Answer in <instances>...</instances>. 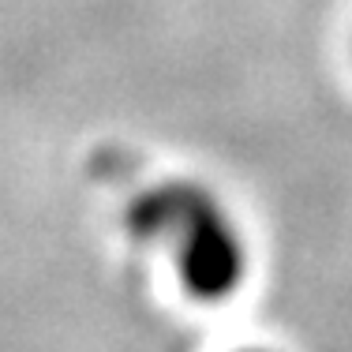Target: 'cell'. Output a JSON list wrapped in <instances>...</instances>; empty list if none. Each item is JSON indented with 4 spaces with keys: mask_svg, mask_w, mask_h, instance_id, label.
Masks as SVG:
<instances>
[{
    "mask_svg": "<svg viewBox=\"0 0 352 352\" xmlns=\"http://www.w3.org/2000/svg\"><path fill=\"white\" fill-rule=\"evenodd\" d=\"M128 225L135 236H173V263L191 300H229L248 274V251L232 217L206 191L173 188L150 191L131 203Z\"/></svg>",
    "mask_w": 352,
    "mask_h": 352,
    "instance_id": "obj_1",
    "label": "cell"
},
{
    "mask_svg": "<svg viewBox=\"0 0 352 352\" xmlns=\"http://www.w3.org/2000/svg\"><path fill=\"white\" fill-rule=\"evenodd\" d=\"M240 352H270V349H240Z\"/></svg>",
    "mask_w": 352,
    "mask_h": 352,
    "instance_id": "obj_2",
    "label": "cell"
}]
</instances>
